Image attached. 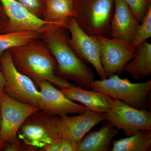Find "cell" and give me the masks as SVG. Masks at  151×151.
Listing matches in <instances>:
<instances>
[{
  "mask_svg": "<svg viewBox=\"0 0 151 151\" xmlns=\"http://www.w3.org/2000/svg\"><path fill=\"white\" fill-rule=\"evenodd\" d=\"M39 33L56 61L57 75L73 81L84 89L90 88V84L94 79V73L73 50L67 28L47 24Z\"/></svg>",
  "mask_w": 151,
  "mask_h": 151,
  "instance_id": "1",
  "label": "cell"
},
{
  "mask_svg": "<svg viewBox=\"0 0 151 151\" xmlns=\"http://www.w3.org/2000/svg\"><path fill=\"white\" fill-rule=\"evenodd\" d=\"M8 50L17 69L30 78L36 86L43 81L59 89L76 85L56 74V61L41 38Z\"/></svg>",
  "mask_w": 151,
  "mask_h": 151,
  "instance_id": "2",
  "label": "cell"
},
{
  "mask_svg": "<svg viewBox=\"0 0 151 151\" xmlns=\"http://www.w3.org/2000/svg\"><path fill=\"white\" fill-rule=\"evenodd\" d=\"M90 89L101 92L127 105L139 109L147 110L151 96V80L133 83L128 78H122L117 74L100 80H95L90 84Z\"/></svg>",
  "mask_w": 151,
  "mask_h": 151,
  "instance_id": "3",
  "label": "cell"
},
{
  "mask_svg": "<svg viewBox=\"0 0 151 151\" xmlns=\"http://www.w3.org/2000/svg\"><path fill=\"white\" fill-rule=\"evenodd\" d=\"M74 18L90 35H110L115 0H73Z\"/></svg>",
  "mask_w": 151,
  "mask_h": 151,
  "instance_id": "4",
  "label": "cell"
},
{
  "mask_svg": "<svg viewBox=\"0 0 151 151\" xmlns=\"http://www.w3.org/2000/svg\"><path fill=\"white\" fill-rule=\"evenodd\" d=\"M57 117L40 111L29 116L18 132L17 137L24 150L41 151L61 138L57 127Z\"/></svg>",
  "mask_w": 151,
  "mask_h": 151,
  "instance_id": "5",
  "label": "cell"
},
{
  "mask_svg": "<svg viewBox=\"0 0 151 151\" xmlns=\"http://www.w3.org/2000/svg\"><path fill=\"white\" fill-rule=\"evenodd\" d=\"M0 142L11 144L18 139V132L25 121L40 110L14 99L3 91L0 94Z\"/></svg>",
  "mask_w": 151,
  "mask_h": 151,
  "instance_id": "6",
  "label": "cell"
},
{
  "mask_svg": "<svg viewBox=\"0 0 151 151\" xmlns=\"http://www.w3.org/2000/svg\"><path fill=\"white\" fill-rule=\"evenodd\" d=\"M0 63L6 80L4 92L20 102L38 108L40 90L30 78L17 69L8 50L0 54Z\"/></svg>",
  "mask_w": 151,
  "mask_h": 151,
  "instance_id": "7",
  "label": "cell"
},
{
  "mask_svg": "<svg viewBox=\"0 0 151 151\" xmlns=\"http://www.w3.org/2000/svg\"><path fill=\"white\" fill-rule=\"evenodd\" d=\"M104 118L127 137L140 131L151 130L150 112L134 108L121 100H114L111 109L104 113Z\"/></svg>",
  "mask_w": 151,
  "mask_h": 151,
  "instance_id": "8",
  "label": "cell"
},
{
  "mask_svg": "<svg viewBox=\"0 0 151 151\" xmlns=\"http://www.w3.org/2000/svg\"><path fill=\"white\" fill-rule=\"evenodd\" d=\"M100 50V61L107 78L124 71L132 60L135 50L125 41L101 35L96 36Z\"/></svg>",
  "mask_w": 151,
  "mask_h": 151,
  "instance_id": "9",
  "label": "cell"
},
{
  "mask_svg": "<svg viewBox=\"0 0 151 151\" xmlns=\"http://www.w3.org/2000/svg\"><path fill=\"white\" fill-rule=\"evenodd\" d=\"M70 45L76 55L86 63L93 65L100 79L107 78L100 61V50L96 36L84 32L73 17L67 21Z\"/></svg>",
  "mask_w": 151,
  "mask_h": 151,
  "instance_id": "10",
  "label": "cell"
},
{
  "mask_svg": "<svg viewBox=\"0 0 151 151\" xmlns=\"http://www.w3.org/2000/svg\"><path fill=\"white\" fill-rule=\"evenodd\" d=\"M38 86L40 94L38 108L47 115L62 117L81 114L89 110L68 99L60 89L48 81H41Z\"/></svg>",
  "mask_w": 151,
  "mask_h": 151,
  "instance_id": "11",
  "label": "cell"
},
{
  "mask_svg": "<svg viewBox=\"0 0 151 151\" xmlns=\"http://www.w3.org/2000/svg\"><path fill=\"white\" fill-rule=\"evenodd\" d=\"M77 115L57 116L56 119L61 137L68 138L76 145L92 128L104 121V113L90 110Z\"/></svg>",
  "mask_w": 151,
  "mask_h": 151,
  "instance_id": "12",
  "label": "cell"
},
{
  "mask_svg": "<svg viewBox=\"0 0 151 151\" xmlns=\"http://www.w3.org/2000/svg\"><path fill=\"white\" fill-rule=\"evenodd\" d=\"M0 4L8 20L7 33L18 31H32L39 33L46 24L17 0H0Z\"/></svg>",
  "mask_w": 151,
  "mask_h": 151,
  "instance_id": "13",
  "label": "cell"
},
{
  "mask_svg": "<svg viewBox=\"0 0 151 151\" xmlns=\"http://www.w3.org/2000/svg\"><path fill=\"white\" fill-rule=\"evenodd\" d=\"M140 22L124 0H115V9L111 20V37L132 43Z\"/></svg>",
  "mask_w": 151,
  "mask_h": 151,
  "instance_id": "14",
  "label": "cell"
},
{
  "mask_svg": "<svg viewBox=\"0 0 151 151\" xmlns=\"http://www.w3.org/2000/svg\"><path fill=\"white\" fill-rule=\"evenodd\" d=\"M60 89L70 100L81 103L94 112L106 113L114 102L113 98L103 93L92 89L86 90L76 85Z\"/></svg>",
  "mask_w": 151,
  "mask_h": 151,
  "instance_id": "15",
  "label": "cell"
},
{
  "mask_svg": "<svg viewBox=\"0 0 151 151\" xmlns=\"http://www.w3.org/2000/svg\"><path fill=\"white\" fill-rule=\"evenodd\" d=\"M119 130L106 121L100 129L92 131L84 137L78 145L77 151H110L113 138Z\"/></svg>",
  "mask_w": 151,
  "mask_h": 151,
  "instance_id": "16",
  "label": "cell"
},
{
  "mask_svg": "<svg viewBox=\"0 0 151 151\" xmlns=\"http://www.w3.org/2000/svg\"><path fill=\"white\" fill-rule=\"evenodd\" d=\"M133 59L125 65L124 71L130 73L135 80H142L151 73V44L145 41L135 49Z\"/></svg>",
  "mask_w": 151,
  "mask_h": 151,
  "instance_id": "17",
  "label": "cell"
},
{
  "mask_svg": "<svg viewBox=\"0 0 151 151\" xmlns=\"http://www.w3.org/2000/svg\"><path fill=\"white\" fill-rule=\"evenodd\" d=\"M74 15L73 0H46L42 19L66 27L67 21Z\"/></svg>",
  "mask_w": 151,
  "mask_h": 151,
  "instance_id": "18",
  "label": "cell"
},
{
  "mask_svg": "<svg viewBox=\"0 0 151 151\" xmlns=\"http://www.w3.org/2000/svg\"><path fill=\"white\" fill-rule=\"evenodd\" d=\"M112 151H149L151 148V130L140 131L130 137L113 140Z\"/></svg>",
  "mask_w": 151,
  "mask_h": 151,
  "instance_id": "19",
  "label": "cell"
},
{
  "mask_svg": "<svg viewBox=\"0 0 151 151\" xmlns=\"http://www.w3.org/2000/svg\"><path fill=\"white\" fill-rule=\"evenodd\" d=\"M41 38L39 33L32 31H18L0 34V54L14 47L26 44Z\"/></svg>",
  "mask_w": 151,
  "mask_h": 151,
  "instance_id": "20",
  "label": "cell"
},
{
  "mask_svg": "<svg viewBox=\"0 0 151 151\" xmlns=\"http://www.w3.org/2000/svg\"><path fill=\"white\" fill-rule=\"evenodd\" d=\"M140 23L137 29L134 38L131 43V46L134 49L151 37V7Z\"/></svg>",
  "mask_w": 151,
  "mask_h": 151,
  "instance_id": "21",
  "label": "cell"
},
{
  "mask_svg": "<svg viewBox=\"0 0 151 151\" xmlns=\"http://www.w3.org/2000/svg\"><path fill=\"white\" fill-rule=\"evenodd\" d=\"M140 23L151 7V0H124Z\"/></svg>",
  "mask_w": 151,
  "mask_h": 151,
  "instance_id": "22",
  "label": "cell"
},
{
  "mask_svg": "<svg viewBox=\"0 0 151 151\" xmlns=\"http://www.w3.org/2000/svg\"><path fill=\"white\" fill-rule=\"evenodd\" d=\"M36 16L42 19L46 0H17Z\"/></svg>",
  "mask_w": 151,
  "mask_h": 151,
  "instance_id": "23",
  "label": "cell"
},
{
  "mask_svg": "<svg viewBox=\"0 0 151 151\" xmlns=\"http://www.w3.org/2000/svg\"><path fill=\"white\" fill-rule=\"evenodd\" d=\"M77 145L68 138L61 137L60 151H77Z\"/></svg>",
  "mask_w": 151,
  "mask_h": 151,
  "instance_id": "24",
  "label": "cell"
},
{
  "mask_svg": "<svg viewBox=\"0 0 151 151\" xmlns=\"http://www.w3.org/2000/svg\"><path fill=\"white\" fill-rule=\"evenodd\" d=\"M8 24L7 19L0 4V34L7 33Z\"/></svg>",
  "mask_w": 151,
  "mask_h": 151,
  "instance_id": "25",
  "label": "cell"
},
{
  "mask_svg": "<svg viewBox=\"0 0 151 151\" xmlns=\"http://www.w3.org/2000/svg\"><path fill=\"white\" fill-rule=\"evenodd\" d=\"M61 139L60 138L54 142L45 146L41 151H60L61 147Z\"/></svg>",
  "mask_w": 151,
  "mask_h": 151,
  "instance_id": "26",
  "label": "cell"
},
{
  "mask_svg": "<svg viewBox=\"0 0 151 151\" xmlns=\"http://www.w3.org/2000/svg\"><path fill=\"white\" fill-rule=\"evenodd\" d=\"M24 149L19 139L17 140L13 144H8L6 147L4 149V151H19L23 150Z\"/></svg>",
  "mask_w": 151,
  "mask_h": 151,
  "instance_id": "27",
  "label": "cell"
},
{
  "mask_svg": "<svg viewBox=\"0 0 151 151\" xmlns=\"http://www.w3.org/2000/svg\"><path fill=\"white\" fill-rule=\"evenodd\" d=\"M6 84L5 76L1 69L0 63V94L4 91Z\"/></svg>",
  "mask_w": 151,
  "mask_h": 151,
  "instance_id": "28",
  "label": "cell"
},
{
  "mask_svg": "<svg viewBox=\"0 0 151 151\" xmlns=\"http://www.w3.org/2000/svg\"><path fill=\"white\" fill-rule=\"evenodd\" d=\"M1 111H0V125H1ZM7 144H2L0 142V151L4 150V149L6 147V146L7 145Z\"/></svg>",
  "mask_w": 151,
  "mask_h": 151,
  "instance_id": "29",
  "label": "cell"
}]
</instances>
